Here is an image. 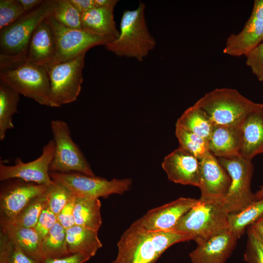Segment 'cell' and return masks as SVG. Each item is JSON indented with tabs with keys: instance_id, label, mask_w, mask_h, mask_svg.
<instances>
[{
	"instance_id": "e575fe53",
	"label": "cell",
	"mask_w": 263,
	"mask_h": 263,
	"mask_svg": "<svg viewBox=\"0 0 263 263\" xmlns=\"http://www.w3.org/2000/svg\"><path fill=\"white\" fill-rule=\"evenodd\" d=\"M26 13L19 0H0V30L12 24Z\"/></svg>"
},
{
	"instance_id": "30bf717a",
	"label": "cell",
	"mask_w": 263,
	"mask_h": 263,
	"mask_svg": "<svg viewBox=\"0 0 263 263\" xmlns=\"http://www.w3.org/2000/svg\"><path fill=\"white\" fill-rule=\"evenodd\" d=\"M51 178L67 188L75 197L98 199L113 194H122L132 186L131 179H113L90 176L78 172H50Z\"/></svg>"
},
{
	"instance_id": "bcb514c9",
	"label": "cell",
	"mask_w": 263,
	"mask_h": 263,
	"mask_svg": "<svg viewBox=\"0 0 263 263\" xmlns=\"http://www.w3.org/2000/svg\"><path fill=\"white\" fill-rule=\"evenodd\" d=\"M256 223L262 224H263V216H262L259 220H258Z\"/></svg>"
},
{
	"instance_id": "60d3db41",
	"label": "cell",
	"mask_w": 263,
	"mask_h": 263,
	"mask_svg": "<svg viewBox=\"0 0 263 263\" xmlns=\"http://www.w3.org/2000/svg\"><path fill=\"white\" fill-rule=\"evenodd\" d=\"M82 14L95 7L94 0H70Z\"/></svg>"
},
{
	"instance_id": "7a4b0ae2",
	"label": "cell",
	"mask_w": 263,
	"mask_h": 263,
	"mask_svg": "<svg viewBox=\"0 0 263 263\" xmlns=\"http://www.w3.org/2000/svg\"><path fill=\"white\" fill-rule=\"evenodd\" d=\"M54 0H45L0 30V67L26 60L31 37L38 25L52 14Z\"/></svg>"
},
{
	"instance_id": "7402d4cb",
	"label": "cell",
	"mask_w": 263,
	"mask_h": 263,
	"mask_svg": "<svg viewBox=\"0 0 263 263\" xmlns=\"http://www.w3.org/2000/svg\"><path fill=\"white\" fill-rule=\"evenodd\" d=\"M208 150L217 158L239 156L238 126L214 125L208 140Z\"/></svg>"
},
{
	"instance_id": "5b68a950",
	"label": "cell",
	"mask_w": 263,
	"mask_h": 263,
	"mask_svg": "<svg viewBox=\"0 0 263 263\" xmlns=\"http://www.w3.org/2000/svg\"><path fill=\"white\" fill-rule=\"evenodd\" d=\"M208 115L214 125L238 126L261 103L254 102L235 89L216 88L194 104Z\"/></svg>"
},
{
	"instance_id": "83f0119b",
	"label": "cell",
	"mask_w": 263,
	"mask_h": 263,
	"mask_svg": "<svg viewBox=\"0 0 263 263\" xmlns=\"http://www.w3.org/2000/svg\"><path fill=\"white\" fill-rule=\"evenodd\" d=\"M263 216V198L255 202L237 213L229 214V230L238 239L248 226Z\"/></svg>"
},
{
	"instance_id": "9a60e30c",
	"label": "cell",
	"mask_w": 263,
	"mask_h": 263,
	"mask_svg": "<svg viewBox=\"0 0 263 263\" xmlns=\"http://www.w3.org/2000/svg\"><path fill=\"white\" fill-rule=\"evenodd\" d=\"M199 201V199L181 197L152 209L136 220L145 229L154 231H169L181 217Z\"/></svg>"
},
{
	"instance_id": "3957f363",
	"label": "cell",
	"mask_w": 263,
	"mask_h": 263,
	"mask_svg": "<svg viewBox=\"0 0 263 263\" xmlns=\"http://www.w3.org/2000/svg\"><path fill=\"white\" fill-rule=\"evenodd\" d=\"M145 4L139 2L137 8L123 11L119 35L105 48L119 57L134 58L142 61L154 49L156 41L150 33L145 16Z\"/></svg>"
},
{
	"instance_id": "f1b7e54d",
	"label": "cell",
	"mask_w": 263,
	"mask_h": 263,
	"mask_svg": "<svg viewBox=\"0 0 263 263\" xmlns=\"http://www.w3.org/2000/svg\"><path fill=\"white\" fill-rule=\"evenodd\" d=\"M41 247L44 259L70 255L66 245V229L57 222L42 240Z\"/></svg>"
},
{
	"instance_id": "836d02e7",
	"label": "cell",
	"mask_w": 263,
	"mask_h": 263,
	"mask_svg": "<svg viewBox=\"0 0 263 263\" xmlns=\"http://www.w3.org/2000/svg\"><path fill=\"white\" fill-rule=\"evenodd\" d=\"M46 194L48 199V206L56 216L74 196L67 188L56 181L48 187Z\"/></svg>"
},
{
	"instance_id": "b9f144b4",
	"label": "cell",
	"mask_w": 263,
	"mask_h": 263,
	"mask_svg": "<svg viewBox=\"0 0 263 263\" xmlns=\"http://www.w3.org/2000/svg\"><path fill=\"white\" fill-rule=\"evenodd\" d=\"M44 1L43 0H19L26 13L35 9L42 3Z\"/></svg>"
},
{
	"instance_id": "7c38bea8",
	"label": "cell",
	"mask_w": 263,
	"mask_h": 263,
	"mask_svg": "<svg viewBox=\"0 0 263 263\" xmlns=\"http://www.w3.org/2000/svg\"><path fill=\"white\" fill-rule=\"evenodd\" d=\"M55 143L50 140L43 148L40 156L36 159L24 163L17 158L15 165L7 166L0 163V180L19 179L28 182L49 186L54 181L49 175V167L53 160Z\"/></svg>"
},
{
	"instance_id": "e0dca14e",
	"label": "cell",
	"mask_w": 263,
	"mask_h": 263,
	"mask_svg": "<svg viewBox=\"0 0 263 263\" xmlns=\"http://www.w3.org/2000/svg\"><path fill=\"white\" fill-rule=\"evenodd\" d=\"M21 181L8 185L1 191L0 208L4 216L3 220H14L32 200L45 193L48 187Z\"/></svg>"
},
{
	"instance_id": "f35d334b",
	"label": "cell",
	"mask_w": 263,
	"mask_h": 263,
	"mask_svg": "<svg viewBox=\"0 0 263 263\" xmlns=\"http://www.w3.org/2000/svg\"><path fill=\"white\" fill-rule=\"evenodd\" d=\"M75 199L74 196L57 215V222L66 229L75 225L74 217Z\"/></svg>"
},
{
	"instance_id": "603a6c76",
	"label": "cell",
	"mask_w": 263,
	"mask_h": 263,
	"mask_svg": "<svg viewBox=\"0 0 263 263\" xmlns=\"http://www.w3.org/2000/svg\"><path fill=\"white\" fill-rule=\"evenodd\" d=\"M1 223L2 232L26 254L40 263L44 260L42 240L34 227L16 226L4 221Z\"/></svg>"
},
{
	"instance_id": "d6a6232c",
	"label": "cell",
	"mask_w": 263,
	"mask_h": 263,
	"mask_svg": "<svg viewBox=\"0 0 263 263\" xmlns=\"http://www.w3.org/2000/svg\"><path fill=\"white\" fill-rule=\"evenodd\" d=\"M0 263H41L26 254L3 232L1 233Z\"/></svg>"
},
{
	"instance_id": "ac0fdd59",
	"label": "cell",
	"mask_w": 263,
	"mask_h": 263,
	"mask_svg": "<svg viewBox=\"0 0 263 263\" xmlns=\"http://www.w3.org/2000/svg\"><path fill=\"white\" fill-rule=\"evenodd\" d=\"M238 238L229 229L197 244L189 253L191 263H225L234 249Z\"/></svg>"
},
{
	"instance_id": "ee69618b",
	"label": "cell",
	"mask_w": 263,
	"mask_h": 263,
	"mask_svg": "<svg viewBox=\"0 0 263 263\" xmlns=\"http://www.w3.org/2000/svg\"><path fill=\"white\" fill-rule=\"evenodd\" d=\"M256 233L259 238L263 243V224L255 223L250 225Z\"/></svg>"
},
{
	"instance_id": "cb8c5ba5",
	"label": "cell",
	"mask_w": 263,
	"mask_h": 263,
	"mask_svg": "<svg viewBox=\"0 0 263 263\" xmlns=\"http://www.w3.org/2000/svg\"><path fill=\"white\" fill-rule=\"evenodd\" d=\"M97 232L76 225L67 229L66 245L68 253L94 256L102 246Z\"/></svg>"
},
{
	"instance_id": "2e32d148",
	"label": "cell",
	"mask_w": 263,
	"mask_h": 263,
	"mask_svg": "<svg viewBox=\"0 0 263 263\" xmlns=\"http://www.w3.org/2000/svg\"><path fill=\"white\" fill-rule=\"evenodd\" d=\"M162 167L169 181L199 187V160L184 149L178 147L167 155Z\"/></svg>"
},
{
	"instance_id": "f6af8a7d",
	"label": "cell",
	"mask_w": 263,
	"mask_h": 263,
	"mask_svg": "<svg viewBox=\"0 0 263 263\" xmlns=\"http://www.w3.org/2000/svg\"><path fill=\"white\" fill-rule=\"evenodd\" d=\"M255 194L257 200H260L263 198V185Z\"/></svg>"
},
{
	"instance_id": "d6986e66",
	"label": "cell",
	"mask_w": 263,
	"mask_h": 263,
	"mask_svg": "<svg viewBox=\"0 0 263 263\" xmlns=\"http://www.w3.org/2000/svg\"><path fill=\"white\" fill-rule=\"evenodd\" d=\"M239 156L251 160L263 153V104L247 114L238 125Z\"/></svg>"
},
{
	"instance_id": "9c48e42d",
	"label": "cell",
	"mask_w": 263,
	"mask_h": 263,
	"mask_svg": "<svg viewBox=\"0 0 263 263\" xmlns=\"http://www.w3.org/2000/svg\"><path fill=\"white\" fill-rule=\"evenodd\" d=\"M217 158L231 179L223 200L225 207L229 214L237 213L257 200L250 186L253 173L252 160L239 156Z\"/></svg>"
},
{
	"instance_id": "ab89813d",
	"label": "cell",
	"mask_w": 263,
	"mask_h": 263,
	"mask_svg": "<svg viewBox=\"0 0 263 263\" xmlns=\"http://www.w3.org/2000/svg\"><path fill=\"white\" fill-rule=\"evenodd\" d=\"M91 257L82 253L72 254L56 258H46L41 263H84Z\"/></svg>"
},
{
	"instance_id": "d4e9b609",
	"label": "cell",
	"mask_w": 263,
	"mask_h": 263,
	"mask_svg": "<svg viewBox=\"0 0 263 263\" xmlns=\"http://www.w3.org/2000/svg\"><path fill=\"white\" fill-rule=\"evenodd\" d=\"M100 207L99 199L75 197L74 209L75 225L98 231L102 224Z\"/></svg>"
},
{
	"instance_id": "8992f818",
	"label": "cell",
	"mask_w": 263,
	"mask_h": 263,
	"mask_svg": "<svg viewBox=\"0 0 263 263\" xmlns=\"http://www.w3.org/2000/svg\"><path fill=\"white\" fill-rule=\"evenodd\" d=\"M0 78L20 94L40 105L55 107L48 75L43 66L26 60L13 63L0 67Z\"/></svg>"
},
{
	"instance_id": "4316f807",
	"label": "cell",
	"mask_w": 263,
	"mask_h": 263,
	"mask_svg": "<svg viewBox=\"0 0 263 263\" xmlns=\"http://www.w3.org/2000/svg\"><path fill=\"white\" fill-rule=\"evenodd\" d=\"M20 94L0 78V140H4L7 131L14 128L12 117L18 113Z\"/></svg>"
},
{
	"instance_id": "ba28073f",
	"label": "cell",
	"mask_w": 263,
	"mask_h": 263,
	"mask_svg": "<svg viewBox=\"0 0 263 263\" xmlns=\"http://www.w3.org/2000/svg\"><path fill=\"white\" fill-rule=\"evenodd\" d=\"M85 54L44 67L48 75L51 98L55 107L73 102L78 96L83 82Z\"/></svg>"
},
{
	"instance_id": "6da1fadb",
	"label": "cell",
	"mask_w": 263,
	"mask_h": 263,
	"mask_svg": "<svg viewBox=\"0 0 263 263\" xmlns=\"http://www.w3.org/2000/svg\"><path fill=\"white\" fill-rule=\"evenodd\" d=\"M189 240L174 231L147 230L136 221L121 236L117 255L111 263H155L170 246Z\"/></svg>"
},
{
	"instance_id": "f546056e",
	"label": "cell",
	"mask_w": 263,
	"mask_h": 263,
	"mask_svg": "<svg viewBox=\"0 0 263 263\" xmlns=\"http://www.w3.org/2000/svg\"><path fill=\"white\" fill-rule=\"evenodd\" d=\"M47 206L48 199L45 192L32 200L14 220L2 221L16 226L34 227L40 214Z\"/></svg>"
},
{
	"instance_id": "8fae6325",
	"label": "cell",
	"mask_w": 263,
	"mask_h": 263,
	"mask_svg": "<svg viewBox=\"0 0 263 263\" xmlns=\"http://www.w3.org/2000/svg\"><path fill=\"white\" fill-rule=\"evenodd\" d=\"M46 20L53 30L56 42V56L50 65L72 59L86 53L94 46H105L109 43L107 39L91 35L82 29L63 26L55 19L52 14Z\"/></svg>"
},
{
	"instance_id": "74e56055",
	"label": "cell",
	"mask_w": 263,
	"mask_h": 263,
	"mask_svg": "<svg viewBox=\"0 0 263 263\" xmlns=\"http://www.w3.org/2000/svg\"><path fill=\"white\" fill-rule=\"evenodd\" d=\"M57 222V216L47 206L42 211L34 228L42 240Z\"/></svg>"
},
{
	"instance_id": "ffe728a7",
	"label": "cell",
	"mask_w": 263,
	"mask_h": 263,
	"mask_svg": "<svg viewBox=\"0 0 263 263\" xmlns=\"http://www.w3.org/2000/svg\"><path fill=\"white\" fill-rule=\"evenodd\" d=\"M56 53L54 33L45 19L38 25L33 34L26 61L45 67L52 63Z\"/></svg>"
},
{
	"instance_id": "8d00e7d4",
	"label": "cell",
	"mask_w": 263,
	"mask_h": 263,
	"mask_svg": "<svg viewBox=\"0 0 263 263\" xmlns=\"http://www.w3.org/2000/svg\"><path fill=\"white\" fill-rule=\"evenodd\" d=\"M246 64L259 81H263V41L247 53Z\"/></svg>"
},
{
	"instance_id": "44dd1931",
	"label": "cell",
	"mask_w": 263,
	"mask_h": 263,
	"mask_svg": "<svg viewBox=\"0 0 263 263\" xmlns=\"http://www.w3.org/2000/svg\"><path fill=\"white\" fill-rule=\"evenodd\" d=\"M114 9L94 7L81 14L82 29L86 32L107 39L109 43L119 35L113 17Z\"/></svg>"
},
{
	"instance_id": "277c9868",
	"label": "cell",
	"mask_w": 263,
	"mask_h": 263,
	"mask_svg": "<svg viewBox=\"0 0 263 263\" xmlns=\"http://www.w3.org/2000/svg\"><path fill=\"white\" fill-rule=\"evenodd\" d=\"M228 215L223 201L199 199L198 202L181 217L171 231L184 235L199 244L229 229Z\"/></svg>"
},
{
	"instance_id": "52a82bcc",
	"label": "cell",
	"mask_w": 263,
	"mask_h": 263,
	"mask_svg": "<svg viewBox=\"0 0 263 263\" xmlns=\"http://www.w3.org/2000/svg\"><path fill=\"white\" fill-rule=\"evenodd\" d=\"M51 129L55 150L50 172H78L95 176L84 155L73 140L67 123L61 120H53Z\"/></svg>"
},
{
	"instance_id": "4fadbf2b",
	"label": "cell",
	"mask_w": 263,
	"mask_h": 263,
	"mask_svg": "<svg viewBox=\"0 0 263 263\" xmlns=\"http://www.w3.org/2000/svg\"><path fill=\"white\" fill-rule=\"evenodd\" d=\"M263 41V0H255L251 15L243 29L227 38L224 54L234 57L245 55Z\"/></svg>"
},
{
	"instance_id": "7bdbcfd3",
	"label": "cell",
	"mask_w": 263,
	"mask_h": 263,
	"mask_svg": "<svg viewBox=\"0 0 263 263\" xmlns=\"http://www.w3.org/2000/svg\"><path fill=\"white\" fill-rule=\"evenodd\" d=\"M118 0H94L95 7H105L114 9Z\"/></svg>"
},
{
	"instance_id": "4dcf8cb0",
	"label": "cell",
	"mask_w": 263,
	"mask_h": 263,
	"mask_svg": "<svg viewBox=\"0 0 263 263\" xmlns=\"http://www.w3.org/2000/svg\"><path fill=\"white\" fill-rule=\"evenodd\" d=\"M52 15L65 27L82 29L81 14L70 0H54Z\"/></svg>"
},
{
	"instance_id": "d590c367",
	"label": "cell",
	"mask_w": 263,
	"mask_h": 263,
	"mask_svg": "<svg viewBox=\"0 0 263 263\" xmlns=\"http://www.w3.org/2000/svg\"><path fill=\"white\" fill-rule=\"evenodd\" d=\"M247 229V241L244 259L248 263H263V243L251 226Z\"/></svg>"
},
{
	"instance_id": "484cf974",
	"label": "cell",
	"mask_w": 263,
	"mask_h": 263,
	"mask_svg": "<svg viewBox=\"0 0 263 263\" xmlns=\"http://www.w3.org/2000/svg\"><path fill=\"white\" fill-rule=\"evenodd\" d=\"M175 126L193 132L208 141L214 125L205 111L194 104L184 112Z\"/></svg>"
},
{
	"instance_id": "5bb4252c",
	"label": "cell",
	"mask_w": 263,
	"mask_h": 263,
	"mask_svg": "<svg viewBox=\"0 0 263 263\" xmlns=\"http://www.w3.org/2000/svg\"><path fill=\"white\" fill-rule=\"evenodd\" d=\"M199 160L201 197L203 201H223L231 179L218 158L208 152Z\"/></svg>"
},
{
	"instance_id": "1f68e13d",
	"label": "cell",
	"mask_w": 263,
	"mask_h": 263,
	"mask_svg": "<svg viewBox=\"0 0 263 263\" xmlns=\"http://www.w3.org/2000/svg\"><path fill=\"white\" fill-rule=\"evenodd\" d=\"M175 135L179 147L200 159L208 152V141L201 136L180 127L175 126Z\"/></svg>"
}]
</instances>
